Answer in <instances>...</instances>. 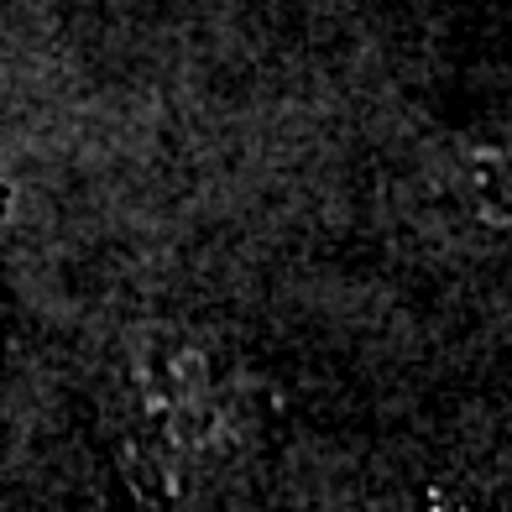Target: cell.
Listing matches in <instances>:
<instances>
[{
    "label": "cell",
    "mask_w": 512,
    "mask_h": 512,
    "mask_svg": "<svg viewBox=\"0 0 512 512\" xmlns=\"http://www.w3.org/2000/svg\"><path fill=\"white\" fill-rule=\"evenodd\" d=\"M267 424V382L215 324L142 319L110 361L115 465L147 512L199 502Z\"/></svg>",
    "instance_id": "1"
},
{
    "label": "cell",
    "mask_w": 512,
    "mask_h": 512,
    "mask_svg": "<svg viewBox=\"0 0 512 512\" xmlns=\"http://www.w3.org/2000/svg\"><path fill=\"white\" fill-rule=\"evenodd\" d=\"M439 199L460 225L512 236V136L460 142L439 168Z\"/></svg>",
    "instance_id": "2"
},
{
    "label": "cell",
    "mask_w": 512,
    "mask_h": 512,
    "mask_svg": "<svg viewBox=\"0 0 512 512\" xmlns=\"http://www.w3.org/2000/svg\"><path fill=\"white\" fill-rule=\"evenodd\" d=\"M6 215H11V194L0 189V241H6Z\"/></svg>",
    "instance_id": "3"
}]
</instances>
